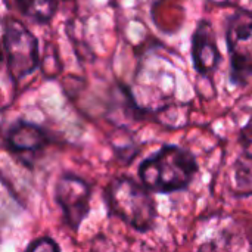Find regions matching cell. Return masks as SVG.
Segmentation results:
<instances>
[{
	"label": "cell",
	"instance_id": "6da1fadb",
	"mask_svg": "<svg viewBox=\"0 0 252 252\" xmlns=\"http://www.w3.org/2000/svg\"><path fill=\"white\" fill-rule=\"evenodd\" d=\"M199 170L196 157L186 148L164 145L139 165L140 183L152 193L168 195L185 190Z\"/></svg>",
	"mask_w": 252,
	"mask_h": 252
},
{
	"label": "cell",
	"instance_id": "7a4b0ae2",
	"mask_svg": "<svg viewBox=\"0 0 252 252\" xmlns=\"http://www.w3.org/2000/svg\"><path fill=\"white\" fill-rule=\"evenodd\" d=\"M105 202L111 216L118 217L136 232H149L157 220V204L152 192L131 177L120 176L105 189Z\"/></svg>",
	"mask_w": 252,
	"mask_h": 252
},
{
	"label": "cell",
	"instance_id": "3957f363",
	"mask_svg": "<svg viewBox=\"0 0 252 252\" xmlns=\"http://www.w3.org/2000/svg\"><path fill=\"white\" fill-rule=\"evenodd\" d=\"M1 25L7 72L13 83H19L40 66L38 40L16 18L6 16Z\"/></svg>",
	"mask_w": 252,
	"mask_h": 252
},
{
	"label": "cell",
	"instance_id": "277c9868",
	"mask_svg": "<svg viewBox=\"0 0 252 252\" xmlns=\"http://www.w3.org/2000/svg\"><path fill=\"white\" fill-rule=\"evenodd\" d=\"M226 46L229 53V78L236 87L247 86L252 78V12L236 10L227 21Z\"/></svg>",
	"mask_w": 252,
	"mask_h": 252
},
{
	"label": "cell",
	"instance_id": "5b68a950",
	"mask_svg": "<svg viewBox=\"0 0 252 252\" xmlns=\"http://www.w3.org/2000/svg\"><path fill=\"white\" fill-rule=\"evenodd\" d=\"M92 188L90 185L75 176L63 174L55 186V201L62 210L66 226L77 232L90 211Z\"/></svg>",
	"mask_w": 252,
	"mask_h": 252
},
{
	"label": "cell",
	"instance_id": "8992f818",
	"mask_svg": "<svg viewBox=\"0 0 252 252\" xmlns=\"http://www.w3.org/2000/svg\"><path fill=\"white\" fill-rule=\"evenodd\" d=\"M190 55L195 71L202 77H211L220 65L221 53L217 46L216 32L210 21L198 22L190 43Z\"/></svg>",
	"mask_w": 252,
	"mask_h": 252
},
{
	"label": "cell",
	"instance_id": "52a82bcc",
	"mask_svg": "<svg viewBox=\"0 0 252 252\" xmlns=\"http://www.w3.org/2000/svg\"><path fill=\"white\" fill-rule=\"evenodd\" d=\"M49 143L47 131L30 121L18 120L6 134V146L15 155L37 154Z\"/></svg>",
	"mask_w": 252,
	"mask_h": 252
},
{
	"label": "cell",
	"instance_id": "ba28073f",
	"mask_svg": "<svg viewBox=\"0 0 252 252\" xmlns=\"http://www.w3.org/2000/svg\"><path fill=\"white\" fill-rule=\"evenodd\" d=\"M18 10L37 24H49L58 10V0H13Z\"/></svg>",
	"mask_w": 252,
	"mask_h": 252
},
{
	"label": "cell",
	"instance_id": "9c48e42d",
	"mask_svg": "<svg viewBox=\"0 0 252 252\" xmlns=\"http://www.w3.org/2000/svg\"><path fill=\"white\" fill-rule=\"evenodd\" d=\"M233 170V183L236 195L252 196V158H239L235 162Z\"/></svg>",
	"mask_w": 252,
	"mask_h": 252
},
{
	"label": "cell",
	"instance_id": "30bf717a",
	"mask_svg": "<svg viewBox=\"0 0 252 252\" xmlns=\"http://www.w3.org/2000/svg\"><path fill=\"white\" fill-rule=\"evenodd\" d=\"M40 66L46 78H56L62 71V62L58 52H47L46 49L44 58L40 59Z\"/></svg>",
	"mask_w": 252,
	"mask_h": 252
},
{
	"label": "cell",
	"instance_id": "8fae6325",
	"mask_svg": "<svg viewBox=\"0 0 252 252\" xmlns=\"http://www.w3.org/2000/svg\"><path fill=\"white\" fill-rule=\"evenodd\" d=\"M27 251L30 252H58L61 251V247L49 236H43V238H37L34 239L28 247H27Z\"/></svg>",
	"mask_w": 252,
	"mask_h": 252
},
{
	"label": "cell",
	"instance_id": "7c38bea8",
	"mask_svg": "<svg viewBox=\"0 0 252 252\" xmlns=\"http://www.w3.org/2000/svg\"><path fill=\"white\" fill-rule=\"evenodd\" d=\"M239 140L244 149V157L252 158V118L241 128Z\"/></svg>",
	"mask_w": 252,
	"mask_h": 252
},
{
	"label": "cell",
	"instance_id": "4fadbf2b",
	"mask_svg": "<svg viewBox=\"0 0 252 252\" xmlns=\"http://www.w3.org/2000/svg\"><path fill=\"white\" fill-rule=\"evenodd\" d=\"M1 65H3V52L0 49V69H1Z\"/></svg>",
	"mask_w": 252,
	"mask_h": 252
},
{
	"label": "cell",
	"instance_id": "5bb4252c",
	"mask_svg": "<svg viewBox=\"0 0 252 252\" xmlns=\"http://www.w3.org/2000/svg\"><path fill=\"white\" fill-rule=\"evenodd\" d=\"M214 1H224V0H214Z\"/></svg>",
	"mask_w": 252,
	"mask_h": 252
}]
</instances>
